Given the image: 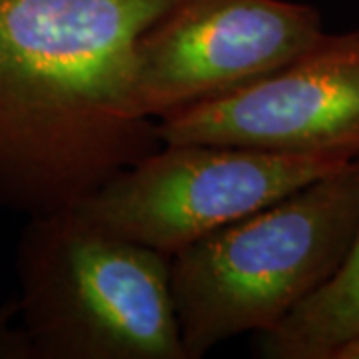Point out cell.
I'll return each instance as SVG.
<instances>
[{
    "label": "cell",
    "mask_w": 359,
    "mask_h": 359,
    "mask_svg": "<svg viewBox=\"0 0 359 359\" xmlns=\"http://www.w3.org/2000/svg\"><path fill=\"white\" fill-rule=\"evenodd\" d=\"M176 2L0 0V205H78L162 144L132 102V62Z\"/></svg>",
    "instance_id": "cell-1"
},
{
    "label": "cell",
    "mask_w": 359,
    "mask_h": 359,
    "mask_svg": "<svg viewBox=\"0 0 359 359\" xmlns=\"http://www.w3.org/2000/svg\"><path fill=\"white\" fill-rule=\"evenodd\" d=\"M359 226V158L172 256L188 359L276 330L332 280Z\"/></svg>",
    "instance_id": "cell-2"
},
{
    "label": "cell",
    "mask_w": 359,
    "mask_h": 359,
    "mask_svg": "<svg viewBox=\"0 0 359 359\" xmlns=\"http://www.w3.org/2000/svg\"><path fill=\"white\" fill-rule=\"evenodd\" d=\"M18 320L42 359H188L172 257L76 205L32 216L16 252Z\"/></svg>",
    "instance_id": "cell-3"
},
{
    "label": "cell",
    "mask_w": 359,
    "mask_h": 359,
    "mask_svg": "<svg viewBox=\"0 0 359 359\" xmlns=\"http://www.w3.org/2000/svg\"><path fill=\"white\" fill-rule=\"evenodd\" d=\"M347 164L224 144L162 142L76 208L106 230L172 257Z\"/></svg>",
    "instance_id": "cell-4"
},
{
    "label": "cell",
    "mask_w": 359,
    "mask_h": 359,
    "mask_svg": "<svg viewBox=\"0 0 359 359\" xmlns=\"http://www.w3.org/2000/svg\"><path fill=\"white\" fill-rule=\"evenodd\" d=\"M327 32L287 0H178L142 34L132 62L136 112L158 122L280 70Z\"/></svg>",
    "instance_id": "cell-5"
},
{
    "label": "cell",
    "mask_w": 359,
    "mask_h": 359,
    "mask_svg": "<svg viewBox=\"0 0 359 359\" xmlns=\"http://www.w3.org/2000/svg\"><path fill=\"white\" fill-rule=\"evenodd\" d=\"M162 142L359 158V28L325 34L280 70L156 122Z\"/></svg>",
    "instance_id": "cell-6"
},
{
    "label": "cell",
    "mask_w": 359,
    "mask_h": 359,
    "mask_svg": "<svg viewBox=\"0 0 359 359\" xmlns=\"http://www.w3.org/2000/svg\"><path fill=\"white\" fill-rule=\"evenodd\" d=\"M359 335V226L344 264L276 330L259 337L269 359H335Z\"/></svg>",
    "instance_id": "cell-7"
},
{
    "label": "cell",
    "mask_w": 359,
    "mask_h": 359,
    "mask_svg": "<svg viewBox=\"0 0 359 359\" xmlns=\"http://www.w3.org/2000/svg\"><path fill=\"white\" fill-rule=\"evenodd\" d=\"M335 359H359V335L337 351Z\"/></svg>",
    "instance_id": "cell-8"
}]
</instances>
